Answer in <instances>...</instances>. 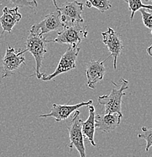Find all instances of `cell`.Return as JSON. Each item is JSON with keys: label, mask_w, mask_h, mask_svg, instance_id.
Listing matches in <instances>:
<instances>
[{"label": "cell", "mask_w": 152, "mask_h": 157, "mask_svg": "<svg viewBox=\"0 0 152 157\" xmlns=\"http://www.w3.org/2000/svg\"><path fill=\"white\" fill-rule=\"evenodd\" d=\"M52 2H53L54 6H55V7L56 8V9H58V3H57V0H52Z\"/></svg>", "instance_id": "cell-21"}, {"label": "cell", "mask_w": 152, "mask_h": 157, "mask_svg": "<svg viewBox=\"0 0 152 157\" xmlns=\"http://www.w3.org/2000/svg\"><path fill=\"white\" fill-rule=\"evenodd\" d=\"M147 53L148 54L149 56H151L152 58V44L149 47H148V48H147Z\"/></svg>", "instance_id": "cell-20"}, {"label": "cell", "mask_w": 152, "mask_h": 157, "mask_svg": "<svg viewBox=\"0 0 152 157\" xmlns=\"http://www.w3.org/2000/svg\"><path fill=\"white\" fill-rule=\"evenodd\" d=\"M142 14V21L145 27L151 29L152 32V13L148 12L147 9H141L139 10Z\"/></svg>", "instance_id": "cell-19"}, {"label": "cell", "mask_w": 152, "mask_h": 157, "mask_svg": "<svg viewBox=\"0 0 152 157\" xmlns=\"http://www.w3.org/2000/svg\"><path fill=\"white\" fill-rule=\"evenodd\" d=\"M64 28L60 17V13L58 10L54 12H51L47 14L42 21L38 24H35L31 27L30 33L38 36H43L44 34L49 33L53 31H60Z\"/></svg>", "instance_id": "cell-8"}, {"label": "cell", "mask_w": 152, "mask_h": 157, "mask_svg": "<svg viewBox=\"0 0 152 157\" xmlns=\"http://www.w3.org/2000/svg\"><path fill=\"white\" fill-rule=\"evenodd\" d=\"M151 2H152V0H151ZM151 34H152V32H151Z\"/></svg>", "instance_id": "cell-23"}, {"label": "cell", "mask_w": 152, "mask_h": 157, "mask_svg": "<svg viewBox=\"0 0 152 157\" xmlns=\"http://www.w3.org/2000/svg\"><path fill=\"white\" fill-rule=\"evenodd\" d=\"M107 60V59H106ZM92 60L87 65L86 70L87 86L91 89H95L98 82L101 81L105 74L106 69L104 67L105 60Z\"/></svg>", "instance_id": "cell-11"}, {"label": "cell", "mask_w": 152, "mask_h": 157, "mask_svg": "<svg viewBox=\"0 0 152 157\" xmlns=\"http://www.w3.org/2000/svg\"><path fill=\"white\" fill-rule=\"evenodd\" d=\"M120 86L118 89L112 88L111 91L107 95L99 96L98 98L99 104L104 107L105 113H117L123 115L121 112L122 98L126 95L125 91L129 88V81L122 78L120 80Z\"/></svg>", "instance_id": "cell-2"}, {"label": "cell", "mask_w": 152, "mask_h": 157, "mask_svg": "<svg viewBox=\"0 0 152 157\" xmlns=\"http://www.w3.org/2000/svg\"><path fill=\"white\" fill-rule=\"evenodd\" d=\"M21 18L22 15L19 12L18 7H14L13 9H9L8 7L3 8L2 15L0 17V24L2 28L1 36L5 32L11 33L13 27L21 21Z\"/></svg>", "instance_id": "cell-13"}, {"label": "cell", "mask_w": 152, "mask_h": 157, "mask_svg": "<svg viewBox=\"0 0 152 157\" xmlns=\"http://www.w3.org/2000/svg\"><path fill=\"white\" fill-rule=\"evenodd\" d=\"M80 111H75V113L71 119V124L68 126L69 133L70 144L69 148L76 149L80 157H86V148L84 145V136L82 132V119L80 117Z\"/></svg>", "instance_id": "cell-5"}, {"label": "cell", "mask_w": 152, "mask_h": 157, "mask_svg": "<svg viewBox=\"0 0 152 157\" xmlns=\"http://www.w3.org/2000/svg\"><path fill=\"white\" fill-rule=\"evenodd\" d=\"M138 138L144 139L146 141L145 151H148L150 147H152V128L143 126L142 128V133L138 135Z\"/></svg>", "instance_id": "cell-17"}, {"label": "cell", "mask_w": 152, "mask_h": 157, "mask_svg": "<svg viewBox=\"0 0 152 157\" xmlns=\"http://www.w3.org/2000/svg\"><path fill=\"white\" fill-rule=\"evenodd\" d=\"M92 101L89 100L88 101H84V102L79 103V104H74V105H69V104H66V105H61V104H52V109L51 112L48 114H42L40 115L41 118H48L52 117L55 119L56 122H61V121L66 120L68 119L72 113L74 111L78 110L79 108L84 106H89L91 105Z\"/></svg>", "instance_id": "cell-10"}, {"label": "cell", "mask_w": 152, "mask_h": 157, "mask_svg": "<svg viewBox=\"0 0 152 157\" xmlns=\"http://www.w3.org/2000/svg\"><path fill=\"white\" fill-rule=\"evenodd\" d=\"M9 1L18 8L26 7L33 9L38 6L36 0H9Z\"/></svg>", "instance_id": "cell-18"}, {"label": "cell", "mask_w": 152, "mask_h": 157, "mask_svg": "<svg viewBox=\"0 0 152 157\" xmlns=\"http://www.w3.org/2000/svg\"><path fill=\"white\" fill-rule=\"evenodd\" d=\"M48 40L45 36H38L30 33L26 41V52H29L33 56L36 61L35 75L37 78H41L42 73L40 69L42 64L44 55L47 52Z\"/></svg>", "instance_id": "cell-3"}, {"label": "cell", "mask_w": 152, "mask_h": 157, "mask_svg": "<svg viewBox=\"0 0 152 157\" xmlns=\"http://www.w3.org/2000/svg\"><path fill=\"white\" fill-rule=\"evenodd\" d=\"M89 117L86 121H82V132L84 137H86L92 146L95 147V109L92 105H89Z\"/></svg>", "instance_id": "cell-14"}, {"label": "cell", "mask_w": 152, "mask_h": 157, "mask_svg": "<svg viewBox=\"0 0 152 157\" xmlns=\"http://www.w3.org/2000/svg\"><path fill=\"white\" fill-rule=\"evenodd\" d=\"M84 5L83 2L74 0L62 4L57 10L59 11L61 21L64 25L71 24H82L84 21L82 14Z\"/></svg>", "instance_id": "cell-7"}, {"label": "cell", "mask_w": 152, "mask_h": 157, "mask_svg": "<svg viewBox=\"0 0 152 157\" xmlns=\"http://www.w3.org/2000/svg\"><path fill=\"white\" fill-rule=\"evenodd\" d=\"M145 1H149V0H145Z\"/></svg>", "instance_id": "cell-22"}, {"label": "cell", "mask_w": 152, "mask_h": 157, "mask_svg": "<svg viewBox=\"0 0 152 157\" xmlns=\"http://www.w3.org/2000/svg\"><path fill=\"white\" fill-rule=\"evenodd\" d=\"M101 36H102L103 43L107 46L108 51L111 52V57H113L114 69L116 70L117 58L120 56L123 48L120 36L111 27H108L105 32L101 33Z\"/></svg>", "instance_id": "cell-9"}, {"label": "cell", "mask_w": 152, "mask_h": 157, "mask_svg": "<svg viewBox=\"0 0 152 157\" xmlns=\"http://www.w3.org/2000/svg\"><path fill=\"white\" fill-rule=\"evenodd\" d=\"M123 1L128 4L129 9L131 11V16H130V19L131 20L133 19L135 13L141 9L152 10V6L143 4L142 0H123Z\"/></svg>", "instance_id": "cell-16"}, {"label": "cell", "mask_w": 152, "mask_h": 157, "mask_svg": "<svg viewBox=\"0 0 152 157\" xmlns=\"http://www.w3.org/2000/svg\"><path fill=\"white\" fill-rule=\"evenodd\" d=\"M123 115L113 113L95 116V128L104 133H110L120 124Z\"/></svg>", "instance_id": "cell-12"}, {"label": "cell", "mask_w": 152, "mask_h": 157, "mask_svg": "<svg viewBox=\"0 0 152 157\" xmlns=\"http://www.w3.org/2000/svg\"><path fill=\"white\" fill-rule=\"evenodd\" d=\"M80 48L79 47L68 46L66 52L60 59L56 69L52 74L45 76L42 75L41 79L42 81H50L54 79L57 76L62 74V73H67L73 69L76 68V60L77 58L78 54H79Z\"/></svg>", "instance_id": "cell-6"}, {"label": "cell", "mask_w": 152, "mask_h": 157, "mask_svg": "<svg viewBox=\"0 0 152 157\" xmlns=\"http://www.w3.org/2000/svg\"><path fill=\"white\" fill-rule=\"evenodd\" d=\"M86 6L89 9L94 7L101 13L106 12L111 8L109 0H86Z\"/></svg>", "instance_id": "cell-15"}, {"label": "cell", "mask_w": 152, "mask_h": 157, "mask_svg": "<svg viewBox=\"0 0 152 157\" xmlns=\"http://www.w3.org/2000/svg\"><path fill=\"white\" fill-rule=\"evenodd\" d=\"M26 52L25 49L21 50L19 48L18 50H15L10 45H8V48L6 49V52L2 59L3 71L2 77L3 78L9 77L15 73L21 65H26L24 57Z\"/></svg>", "instance_id": "cell-4"}, {"label": "cell", "mask_w": 152, "mask_h": 157, "mask_svg": "<svg viewBox=\"0 0 152 157\" xmlns=\"http://www.w3.org/2000/svg\"><path fill=\"white\" fill-rule=\"evenodd\" d=\"M86 27L81 24H71L64 25V28L58 33L56 38L48 40V42L65 44L69 46L78 47L83 39L87 36Z\"/></svg>", "instance_id": "cell-1"}]
</instances>
